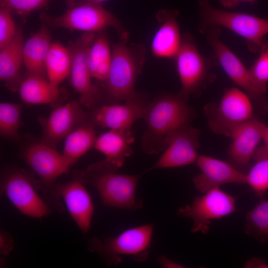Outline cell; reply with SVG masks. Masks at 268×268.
I'll return each instance as SVG.
<instances>
[{
  "mask_svg": "<svg viewBox=\"0 0 268 268\" xmlns=\"http://www.w3.org/2000/svg\"><path fill=\"white\" fill-rule=\"evenodd\" d=\"M174 60L181 84L178 94L185 101L191 96L198 95L213 80L214 75L209 71L218 62L213 53L203 57L191 34L182 36L180 48Z\"/></svg>",
  "mask_w": 268,
  "mask_h": 268,
  "instance_id": "cell-5",
  "label": "cell"
},
{
  "mask_svg": "<svg viewBox=\"0 0 268 268\" xmlns=\"http://www.w3.org/2000/svg\"><path fill=\"white\" fill-rule=\"evenodd\" d=\"M178 15L176 9H164L157 13L156 18L160 25L151 44L152 53L156 57L174 59L178 53L182 40Z\"/></svg>",
  "mask_w": 268,
  "mask_h": 268,
  "instance_id": "cell-20",
  "label": "cell"
},
{
  "mask_svg": "<svg viewBox=\"0 0 268 268\" xmlns=\"http://www.w3.org/2000/svg\"><path fill=\"white\" fill-rule=\"evenodd\" d=\"M116 171L102 161L77 172L74 179L94 188L107 206L130 210L140 208L142 201L135 192L142 174H122Z\"/></svg>",
  "mask_w": 268,
  "mask_h": 268,
  "instance_id": "cell-2",
  "label": "cell"
},
{
  "mask_svg": "<svg viewBox=\"0 0 268 268\" xmlns=\"http://www.w3.org/2000/svg\"><path fill=\"white\" fill-rule=\"evenodd\" d=\"M71 64V55L68 48L59 42H52L46 62L48 79L59 86L70 74Z\"/></svg>",
  "mask_w": 268,
  "mask_h": 268,
  "instance_id": "cell-27",
  "label": "cell"
},
{
  "mask_svg": "<svg viewBox=\"0 0 268 268\" xmlns=\"http://www.w3.org/2000/svg\"><path fill=\"white\" fill-rule=\"evenodd\" d=\"M112 60V48L105 30L97 33L88 54V64L92 77L106 82Z\"/></svg>",
  "mask_w": 268,
  "mask_h": 268,
  "instance_id": "cell-26",
  "label": "cell"
},
{
  "mask_svg": "<svg viewBox=\"0 0 268 268\" xmlns=\"http://www.w3.org/2000/svg\"><path fill=\"white\" fill-rule=\"evenodd\" d=\"M11 13L9 9L0 7V49L8 44L17 32Z\"/></svg>",
  "mask_w": 268,
  "mask_h": 268,
  "instance_id": "cell-33",
  "label": "cell"
},
{
  "mask_svg": "<svg viewBox=\"0 0 268 268\" xmlns=\"http://www.w3.org/2000/svg\"><path fill=\"white\" fill-rule=\"evenodd\" d=\"M134 141L132 128L110 129L97 136L94 147L105 156V163L117 170L126 158L133 154L132 144Z\"/></svg>",
  "mask_w": 268,
  "mask_h": 268,
  "instance_id": "cell-21",
  "label": "cell"
},
{
  "mask_svg": "<svg viewBox=\"0 0 268 268\" xmlns=\"http://www.w3.org/2000/svg\"><path fill=\"white\" fill-rule=\"evenodd\" d=\"M213 50V54L229 78L246 91L262 110H268V99L266 92L263 91L253 78L240 59L221 41V30L218 26H208L203 32Z\"/></svg>",
  "mask_w": 268,
  "mask_h": 268,
  "instance_id": "cell-9",
  "label": "cell"
},
{
  "mask_svg": "<svg viewBox=\"0 0 268 268\" xmlns=\"http://www.w3.org/2000/svg\"><path fill=\"white\" fill-rule=\"evenodd\" d=\"M51 34L43 24L23 45V63L29 74L45 76L46 62L51 45Z\"/></svg>",
  "mask_w": 268,
  "mask_h": 268,
  "instance_id": "cell-23",
  "label": "cell"
},
{
  "mask_svg": "<svg viewBox=\"0 0 268 268\" xmlns=\"http://www.w3.org/2000/svg\"><path fill=\"white\" fill-rule=\"evenodd\" d=\"M150 101L147 94L138 92L122 104L101 105L92 110L88 120L103 128H130L136 120L142 118Z\"/></svg>",
  "mask_w": 268,
  "mask_h": 268,
  "instance_id": "cell-14",
  "label": "cell"
},
{
  "mask_svg": "<svg viewBox=\"0 0 268 268\" xmlns=\"http://www.w3.org/2000/svg\"><path fill=\"white\" fill-rule=\"evenodd\" d=\"M219 3L224 7L232 8L238 6L241 3H249L254 4L257 0H219Z\"/></svg>",
  "mask_w": 268,
  "mask_h": 268,
  "instance_id": "cell-35",
  "label": "cell"
},
{
  "mask_svg": "<svg viewBox=\"0 0 268 268\" xmlns=\"http://www.w3.org/2000/svg\"><path fill=\"white\" fill-rule=\"evenodd\" d=\"M39 18L43 24L52 28L84 32L97 33L111 27L116 31L119 40L129 39V33L121 22L100 4L77 3L61 15L53 16L43 13Z\"/></svg>",
  "mask_w": 268,
  "mask_h": 268,
  "instance_id": "cell-6",
  "label": "cell"
},
{
  "mask_svg": "<svg viewBox=\"0 0 268 268\" xmlns=\"http://www.w3.org/2000/svg\"><path fill=\"white\" fill-rule=\"evenodd\" d=\"M119 40L112 46V60L104 94L106 104L120 103L134 96L138 92L135 83L145 61L146 49L142 44H127Z\"/></svg>",
  "mask_w": 268,
  "mask_h": 268,
  "instance_id": "cell-3",
  "label": "cell"
},
{
  "mask_svg": "<svg viewBox=\"0 0 268 268\" xmlns=\"http://www.w3.org/2000/svg\"><path fill=\"white\" fill-rule=\"evenodd\" d=\"M245 268H268V265L260 258H252L248 260L244 265Z\"/></svg>",
  "mask_w": 268,
  "mask_h": 268,
  "instance_id": "cell-36",
  "label": "cell"
},
{
  "mask_svg": "<svg viewBox=\"0 0 268 268\" xmlns=\"http://www.w3.org/2000/svg\"><path fill=\"white\" fill-rule=\"evenodd\" d=\"M196 162L201 173L193 182L201 193L224 184H246V174L230 162L203 155H199Z\"/></svg>",
  "mask_w": 268,
  "mask_h": 268,
  "instance_id": "cell-18",
  "label": "cell"
},
{
  "mask_svg": "<svg viewBox=\"0 0 268 268\" xmlns=\"http://www.w3.org/2000/svg\"><path fill=\"white\" fill-rule=\"evenodd\" d=\"M199 30L203 33L208 26H222L244 38L248 50L259 54L267 40L268 19L248 13L229 12L213 7L209 0H200Z\"/></svg>",
  "mask_w": 268,
  "mask_h": 268,
  "instance_id": "cell-4",
  "label": "cell"
},
{
  "mask_svg": "<svg viewBox=\"0 0 268 268\" xmlns=\"http://www.w3.org/2000/svg\"><path fill=\"white\" fill-rule=\"evenodd\" d=\"M20 97L31 104L57 103L63 96L61 90L45 76L29 74L22 80L18 89Z\"/></svg>",
  "mask_w": 268,
  "mask_h": 268,
  "instance_id": "cell-24",
  "label": "cell"
},
{
  "mask_svg": "<svg viewBox=\"0 0 268 268\" xmlns=\"http://www.w3.org/2000/svg\"><path fill=\"white\" fill-rule=\"evenodd\" d=\"M259 55L249 70L257 85L266 92L268 82V40L263 46Z\"/></svg>",
  "mask_w": 268,
  "mask_h": 268,
  "instance_id": "cell-31",
  "label": "cell"
},
{
  "mask_svg": "<svg viewBox=\"0 0 268 268\" xmlns=\"http://www.w3.org/2000/svg\"><path fill=\"white\" fill-rule=\"evenodd\" d=\"M81 103L72 101L57 107L45 119L40 118L43 134L42 142L53 147L67 136L75 127L88 120Z\"/></svg>",
  "mask_w": 268,
  "mask_h": 268,
  "instance_id": "cell-16",
  "label": "cell"
},
{
  "mask_svg": "<svg viewBox=\"0 0 268 268\" xmlns=\"http://www.w3.org/2000/svg\"><path fill=\"white\" fill-rule=\"evenodd\" d=\"M51 0H0V7L6 8L11 12L25 16L45 7Z\"/></svg>",
  "mask_w": 268,
  "mask_h": 268,
  "instance_id": "cell-32",
  "label": "cell"
},
{
  "mask_svg": "<svg viewBox=\"0 0 268 268\" xmlns=\"http://www.w3.org/2000/svg\"><path fill=\"white\" fill-rule=\"evenodd\" d=\"M200 131L191 124L179 129L173 136L164 153L144 173L159 168L180 167L193 164L198 157Z\"/></svg>",
  "mask_w": 268,
  "mask_h": 268,
  "instance_id": "cell-15",
  "label": "cell"
},
{
  "mask_svg": "<svg viewBox=\"0 0 268 268\" xmlns=\"http://www.w3.org/2000/svg\"><path fill=\"white\" fill-rule=\"evenodd\" d=\"M96 34L84 32L68 47L72 58L70 71L71 82L79 95V102L88 109L93 110L101 106L104 99V93L92 83L88 64V54Z\"/></svg>",
  "mask_w": 268,
  "mask_h": 268,
  "instance_id": "cell-10",
  "label": "cell"
},
{
  "mask_svg": "<svg viewBox=\"0 0 268 268\" xmlns=\"http://www.w3.org/2000/svg\"><path fill=\"white\" fill-rule=\"evenodd\" d=\"M201 196L196 197L191 204L180 208L177 214L191 218L193 233L206 234L212 220L220 219L236 210L235 199L219 187L212 189Z\"/></svg>",
  "mask_w": 268,
  "mask_h": 268,
  "instance_id": "cell-11",
  "label": "cell"
},
{
  "mask_svg": "<svg viewBox=\"0 0 268 268\" xmlns=\"http://www.w3.org/2000/svg\"><path fill=\"white\" fill-rule=\"evenodd\" d=\"M21 111L19 104H0V134L2 137L13 139L18 137Z\"/></svg>",
  "mask_w": 268,
  "mask_h": 268,
  "instance_id": "cell-30",
  "label": "cell"
},
{
  "mask_svg": "<svg viewBox=\"0 0 268 268\" xmlns=\"http://www.w3.org/2000/svg\"><path fill=\"white\" fill-rule=\"evenodd\" d=\"M0 252L3 256L8 255L14 247V242L10 235L6 232H1L0 235Z\"/></svg>",
  "mask_w": 268,
  "mask_h": 268,
  "instance_id": "cell-34",
  "label": "cell"
},
{
  "mask_svg": "<svg viewBox=\"0 0 268 268\" xmlns=\"http://www.w3.org/2000/svg\"><path fill=\"white\" fill-rule=\"evenodd\" d=\"M22 158L40 179L43 184L42 191L45 197L54 202L52 192L54 182L70 168L63 154L41 142L27 147Z\"/></svg>",
  "mask_w": 268,
  "mask_h": 268,
  "instance_id": "cell-13",
  "label": "cell"
},
{
  "mask_svg": "<svg viewBox=\"0 0 268 268\" xmlns=\"http://www.w3.org/2000/svg\"><path fill=\"white\" fill-rule=\"evenodd\" d=\"M195 114L178 94H162L150 101L142 117L146 126L141 137L143 151L155 154L163 151L179 129L191 124Z\"/></svg>",
  "mask_w": 268,
  "mask_h": 268,
  "instance_id": "cell-1",
  "label": "cell"
},
{
  "mask_svg": "<svg viewBox=\"0 0 268 268\" xmlns=\"http://www.w3.org/2000/svg\"><path fill=\"white\" fill-rule=\"evenodd\" d=\"M263 139L265 142L264 146L268 150V126H266Z\"/></svg>",
  "mask_w": 268,
  "mask_h": 268,
  "instance_id": "cell-39",
  "label": "cell"
},
{
  "mask_svg": "<svg viewBox=\"0 0 268 268\" xmlns=\"http://www.w3.org/2000/svg\"><path fill=\"white\" fill-rule=\"evenodd\" d=\"M203 111L213 133L230 137L238 126L253 118L251 98L236 87L227 89L219 104L208 103Z\"/></svg>",
  "mask_w": 268,
  "mask_h": 268,
  "instance_id": "cell-8",
  "label": "cell"
},
{
  "mask_svg": "<svg viewBox=\"0 0 268 268\" xmlns=\"http://www.w3.org/2000/svg\"><path fill=\"white\" fill-rule=\"evenodd\" d=\"M266 126L252 118L234 131L230 136L232 142L228 152L230 163L239 170L248 165L263 138Z\"/></svg>",
  "mask_w": 268,
  "mask_h": 268,
  "instance_id": "cell-19",
  "label": "cell"
},
{
  "mask_svg": "<svg viewBox=\"0 0 268 268\" xmlns=\"http://www.w3.org/2000/svg\"><path fill=\"white\" fill-rule=\"evenodd\" d=\"M0 188L1 192L24 215L41 218L51 213L50 203L36 191L38 186L21 171L11 170L5 173Z\"/></svg>",
  "mask_w": 268,
  "mask_h": 268,
  "instance_id": "cell-12",
  "label": "cell"
},
{
  "mask_svg": "<svg viewBox=\"0 0 268 268\" xmlns=\"http://www.w3.org/2000/svg\"><path fill=\"white\" fill-rule=\"evenodd\" d=\"M244 230L261 243L268 241V201L261 200L249 211Z\"/></svg>",
  "mask_w": 268,
  "mask_h": 268,
  "instance_id": "cell-29",
  "label": "cell"
},
{
  "mask_svg": "<svg viewBox=\"0 0 268 268\" xmlns=\"http://www.w3.org/2000/svg\"><path fill=\"white\" fill-rule=\"evenodd\" d=\"M107 0H81L78 3H90L101 4V3Z\"/></svg>",
  "mask_w": 268,
  "mask_h": 268,
  "instance_id": "cell-38",
  "label": "cell"
},
{
  "mask_svg": "<svg viewBox=\"0 0 268 268\" xmlns=\"http://www.w3.org/2000/svg\"><path fill=\"white\" fill-rule=\"evenodd\" d=\"M94 126L90 122L84 123L66 136L62 154L70 167L94 147L97 137Z\"/></svg>",
  "mask_w": 268,
  "mask_h": 268,
  "instance_id": "cell-25",
  "label": "cell"
},
{
  "mask_svg": "<svg viewBox=\"0 0 268 268\" xmlns=\"http://www.w3.org/2000/svg\"><path fill=\"white\" fill-rule=\"evenodd\" d=\"M252 158L255 163L246 174V184L262 196L268 190V150L264 146L257 148Z\"/></svg>",
  "mask_w": 268,
  "mask_h": 268,
  "instance_id": "cell-28",
  "label": "cell"
},
{
  "mask_svg": "<svg viewBox=\"0 0 268 268\" xmlns=\"http://www.w3.org/2000/svg\"><path fill=\"white\" fill-rule=\"evenodd\" d=\"M52 195L57 202L62 197L77 226L83 233H87L90 228L94 206L84 184L75 179L65 184H56Z\"/></svg>",
  "mask_w": 268,
  "mask_h": 268,
  "instance_id": "cell-17",
  "label": "cell"
},
{
  "mask_svg": "<svg viewBox=\"0 0 268 268\" xmlns=\"http://www.w3.org/2000/svg\"><path fill=\"white\" fill-rule=\"evenodd\" d=\"M67 7L70 8L76 5L77 0H64Z\"/></svg>",
  "mask_w": 268,
  "mask_h": 268,
  "instance_id": "cell-40",
  "label": "cell"
},
{
  "mask_svg": "<svg viewBox=\"0 0 268 268\" xmlns=\"http://www.w3.org/2000/svg\"><path fill=\"white\" fill-rule=\"evenodd\" d=\"M23 35L17 29L13 39L0 49V79L10 91L17 90L22 79L20 69L23 62Z\"/></svg>",
  "mask_w": 268,
  "mask_h": 268,
  "instance_id": "cell-22",
  "label": "cell"
},
{
  "mask_svg": "<svg viewBox=\"0 0 268 268\" xmlns=\"http://www.w3.org/2000/svg\"><path fill=\"white\" fill-rule=\"evenodd\" d=\"M153 229L152 224H147L129 229L113 237H93L89 240L88 247L109 265L119 264L124 256H130L141 262L148 257Z\"/></svg>",
  "mask_w": 268,
  "mask_h": 268,
  "instance_id": "cell-7",
  "label": "cell"
},
{
  "mask_svg": "<svg viewBox=\"0 0 268 268\" xmlns=\"http://www.w3.org/2000/svg\"><path fill=\"white\" fill-rule=\"evenodd\" d=\"M159 263L162 266L165 268H184L183 266L178 264L175 262H173L165 257L164 256H160L158 258Z\"/></svg>",
  "mask_w": 268,
  "mask_h": 268,
  "instance_id": "cell-37",
  "label": "cell"
}]
</instances>
